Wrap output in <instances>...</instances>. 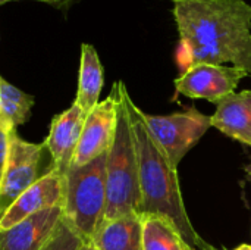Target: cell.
<instances>
[{"mask_svg":"<svg viewBox=\"0 0 251 250\" xmlns=\"http://www.w3.org/2000/svg\"><path fill=\"white\" fill-rule=\"evenodd\" d=\"M178 28L175 62L179 72L224 65L251 75V4L244 0H171Z\"/></svg>","mask_w":251,"mask_h":250,"instance_id":"cell-1","label":"cell"},{"mask_svg":"<svg viewBox=\"0 0 251 250\" xmlns=\"http://www.w3.org/2000/svg\"><path fill=\"white\" fill-rule=\"evenodd\" d=\"M125 102L132 125L138 161V215H163L175 224L184 240L193 249L209 250L210 245L199 236L188 218L181 193L178 168L171 164L156 139L151 136L144 122L143 111L134 103L128 90L125 91Z\"/></svg>","mask_w":251,"mask_h":250,"instance_id":"cell-2","label":"cell"},{"mask_svg":"<svg viewBox=\"0 0 251 250\" xmlns=\"http://www.w3.org/2000/svg\"><path fill=\"white\" fill-rule=\"evenodd\" d=\"M125 84L119 81L118 122L106 161L104 221L125 215H138L140 208L138 161L132 125L125 102Z\"/></svg>","mask_w":251,"mask_h":250,"instance_id":"cell-3","label":"cell"},{"mask_svg":"<svg viewBox=\"0 0 251 250\" xmlns=\"http://www.w3.org/2000/svg\"><path fill=\"white\" fill-rule=\"evenodd\" d=\"M107 153L65 175L63 218L85 240L91 242L106 212Z\"/></svg>","mask_w":251,"mask_h":250,"instance_id":"cell-4","label":"cell"},{"mask_svg":"<svg viewBox=\"0 0 251 250\" xmlns=\"http://www.w3.org/2000/svg\"><path fill=\"white\" fill-rule=\"evenodd\" d=\"M143 118L175 168L212 127V116L201 113L194 106L169 115H149L143 112Z\"/></svg>","mask_w":251,"mask_h":250,"instance_id":"cell-5","label":"cell"},{"mask_svg":"<svg viewBox=\"0 0 251 250\" xmlns=\"http://www.w3.org/2000/svg\"><path fill=\"white\" fill-rule=\"evenodd\" d=\"M43 144L22 140L16 131L9 133V149L6 167L0 184V217L28 187L38 178Z\"/></svg>","mask_w":251,"mask_h":250,"instance_id":"cell-6","label":"cell"},{"mask_svg":"<svg viewBox=\"0 0 251 250\" xmlns=\"http://www.w3.org/2000/svg\"><path fill=\"white\" fill-rule=\"evenodd\" d=\"M118 105L119 81L113 84L110 94L87 113L71 168L84 167L109 152L118 122Z\"/></svg>","mask_w":251,"mask_h":250,"instance_id":"cell-7","label":"cell"},{"mask_svg":"<svg viewBox=\"0 0 251 250\" xmlns=\"http://www.w3.org/2000/svg\"><path fill=\"white\" fill-rule=\"evenodd\" d=\"M249 74L237 66L200 63L175 80V94L190 99H204L218 103L221 99L235 93L237 85Z\"/></svg>","mask_w":251,"mask_h":250,"instance_id":"cell-8","label":"cell"},{"mask_svg":"<svg viewBox=\"0 0 251 250\" xmlns=\"http://www.w3.org/2000/svg\"><path fill=\"white\" fill-rule=\"evenodd\" d=\"M65 199V177L50 169L40 177L31 187H28L0 217V231L13 227L22 220L35 215L41 211L63 206Z\"/></svg>","mask_w":251,"mask_h":250,"instance_id":"cell-9","label":"cell"},{"mask_svg":"<svg viewBox=\"0 0 251 250\" xmlns=\"http://www.w3.org/2000/svg\"><path fill=\"white\" fill-rule=\"evenodd\" d=\"M87 113L75 103L60 115H56L50 125L49 137L44 146L51 155L53 169L59 171L63 177L68 174L84 127Z\"/></svg>","mask_w":251,"mask_h":250,"instance_id":"cell-10","label":"cell"},{"mask_svg":"<svg viewBox=\"0 0 251 250\" xmlns=\"http://www.w3.org/2000/svg\"><path fill=\"white\" fill-rule=\"evenodd\" d=\"M63 218V206L31 215L0 231V250H41L56 233Z\"/></svg>","mask_w":251,"mask_h":250,"instance_id":"cell-11","label":"cell"},{"mask_svg":"<svg viewBox=\"0 0 251 250\" xmlns=\"http://www.w3.org/2000/svg\"><path fill=\"white\" fill-rule=\"evenodd\" d=\"M212 127L251 147V90L232 93L216 103Z\"/></svg>","mask_w":251,"mask_h":250,"instance_id":"cell-12","label":"cell"},{"mask_svg":"<svg viewBox=\"0 0 251 250\" xmlns=\"http://www.w3.org/2000/svg\"><path fill=\"white\" fill-rule=\"evenodd\" d=\"M91 243L99 250H143L140 215H125L103 221Z\"/></svg>","mask_w":251,"mask_h":250,"instance_id":"cell-13","label":"cell"},{"mask_svg":"<svg viewBox=\"0 0 251 250\" xmlns=\"http://www.w3.org/2000/svg\"><path fill=\"white\" fill-rule=\"evenodd\" d=\"M103 81V66L96 47L93 44L82 43L78 72V90L74 103L78 105L85 113L93 111L99 103Z\"/></svg>","mask_w":251,"mask_h":250,"instance_id":"cell-14","label":"cell"},{"mask_svg":"<svg viewBox=\"0 0 251 250\" xmlns=\"http://www.w3.org/2000/svg\"><path fill=\"white\" fill-rule=\"evenodd\" d=\"M143 250H194L181 236L175 224L163 215L143 214Z\"/></svg>","mask_w":251,"mask_h":250,"instance_id":"cell-15","label":"cell"},{"mask_svg":"<svg viewBox=\"0 0 251 250\" xmlns=\"http://www.w3.org/2000/svg\"><path fill=\"white\" fill-rule=\"evenodd\" d=\"M34 105V97L16 88L0 75V128L6 133L16 131L24 124Z\"/></svg>","mask_w":251,"mask_h":250,"instance_id":"cell-16","label":"cell"},{"mask_svg":"<svg viewBox=\"0 0 251 250\" xmlns=\"http://www.w3.org/2000/svg\"><path fill=\"white\" fill-rule=\"evenodd\" d=\"M84 242L85 240L69 225V222L62 218L56 233L41 250H79Z\"/></svg>","mask_w":251,"mask_h":250,"instance_id":"cell-17","label":"cell"},{"mask_svg":"<svg viewBox=\"0 0 251 250\" xmlns=\"http://www.w3.org/2000/svg\"><path fill=\"white\" fill-rule=\"evenodd\" d=\"M7 149H9V133L0 128V184L6 167V159H7Z\"/></svg>","mask_w":251,"mask_h":250,"instance_id":"cell-18","label":"cell"},{"mask_svg":"<svg viewBox=\"0 0 251 250\" xmlns=\"http://www.w3.org/2000/svg\"><path fill=\"white\" fill-rule=\"evenodd\" d=\"M7 1H15V0H0V6L7 3ZM34 1H41V3L50 4V6L56 7V9H68L74 3H76L78 0H34Z\"/></svg>","mask_w":251,"mask_h":250,"instance_id":"cell-19","label":"cell"},{"mask_svg":"<svg viewBox=\"0 0 251 250\" xmlns=\"http://www.w3.org/2000/svg\"><path fill=\"white\" fill-rule=\"evenodd\" d=\"M79 250H99L91 242H84V245L79 248Z\"/></svg>","mask_w":251,"mask_h":250,"instance_id":"cell-20","label":"cell"},{"mask_svg":"<svg viewBox=\"0 0 251 250\" xmlns=\"http://www.w3.org/2000/svg\"><path fill=\"white\" fill-rule=\"evenodd\" d=\"M234 250H251V245H240L238 248H235Z\"/></svg>","mask_w":251,"mask_h":250,"instance_id":"cell-21","label":"cell"},{"mask_svg":"<svg viewBox=\"0 0 251 250\" xmlns=\"http://www.w3.org/2000/svg\"><path fill=\"white\" fill-rule=\"evenodd\" d=\"M209 250H219V249H216V248H213V246H210V249Z\"/></svg>","mask_w":251,"mask_h":250,"instance_id":"cell-22","label":"cell"}]
</instances>
